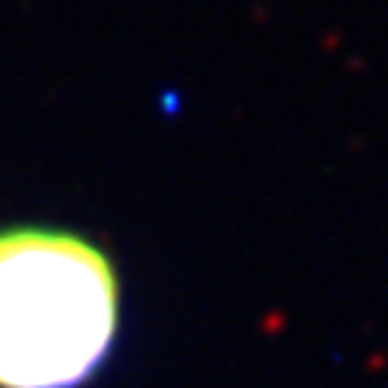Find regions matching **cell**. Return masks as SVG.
<instances>
[{
	"instance_id": "cell-1",
	"label": "cell",
	"mask_w": 388,
	"mask_h": 388,
	"mask_svg": "<svg viewBox=\"0 0 388 388\" xmlns=\"http://www.w3.org/2000/svg\"><path fill=\"white\" fill-rule=\"evenodd\" d=\"M116 324L101 248L58 229L0 233V388H77L104 364Z\"/></svg>"
}]
</instances>
